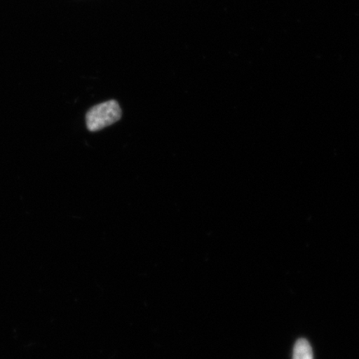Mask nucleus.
I'll return each instance as SVG.
<instances>
[{"label": "nucleus", "instance_id": "f257e3e1", "mask_svg": "<svg viewBox=\"0 0 359 359\" xmlns=\"http://www.w3.org/2000/svg\"><path fill=\"white\" fill-rule=\"evenodd\" d=\"M122 118L118 102L110 100L94 106L87 112L86 123L90 132H97L109 127Z\"/></svg>", "mask_w": 359, "mask_h": 359}, {"label": "nucleus", "instance_id": "f03ea898", "mask_svg": "<svg viewBox=\"0 0 359 359\" xmlns=\"http://www.w3.org/2000/svg\"><path fill=\"white\" fill-rule=\"evenodd\" d=\"M313 351L311 344L306 339H299L295 344L293 359H313Z\"/></svg>", "mask_w": 359, "mask_h": 359}]
</instances>
